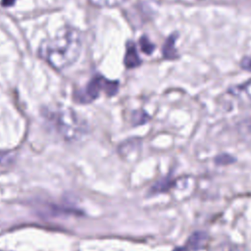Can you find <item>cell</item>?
Segmentation results:
<instances>
[{"label":"cell","mask_w":251,"mask_h":251,"mask_svg":"<svg viewBox=\"0 0 251 251\" xmlns=\"http://www.w3.org/2000/svg\"><path fill=\"white\" fill-rule=\"evenodd\" d=\"M80 50L81 39L78 31L67 27L53 39L43 42L39 48V54L53 68L63 69L77 59Z\"/></svg>","instance_id":"6da1fadb"},{"label":"cell","mask_w":251,"mask_h":251,"mask_svg":"<svg viewBox=\"0 0 251 251\" xmlns=\"http://www.w3.org/2000/svg\"><path fill=\"white\" fill-rule=\"evenodd\" d=\"M56 127L60 134L69 141L78 140L86 131L84 123L70 109L63 110L57 115Z\"/></svg>","instance_id":"7a4b0ae2"},{"label":"cell","mask_w":251,"mask_h":251,"mask_svg":"<svg viewBox=\"0 0 251 251\" xmlns=\"http://www.w3.org/2000/svg\"><path fill=\"white\" fill-rule=\"evenodd\" d=\"M117 88V83L108 81L103 77H95L88 83L82 100L84 102H89L95 99L99 95L101 89H104L109 95H113L116 93Z\"/></svg>","instance_id":"3957f363"},{"label":"cell","mask_w":251,"mask_h":251,"mask_svg":"<svg viewBox=\"0 0 251 251\" xmlns=\"http://www.w3.org/2000/svg\"><path fill=\"white\" fill-rule=\"evenodd\" d=\"M209 241V235L205 231H194L189 235L187 238L185 247L189 251H199L201 249H204Z\"/></svg>","instance_id":"277c9868"},{"label":"cell","mask_w":251,"mask_h":251,"mask_svg":"<svg viewBox=\"0 0 251 251\" xmlns=\"http://www.w3.org/2000/svg\"><path fill=\"white\" fill-rule=\"evenodd\" d=\"M174 182L169 178V177H166V178H162L160 180H158L157 182H155L151 189H150V192H154V193H161V192H165V191H168L169 189H171L173 186H174Z\"/></svg>","instance_id":"5b68a950"},{"label":"cell","mask_w":251,"mask_h":251,"mask_svg":"<svg viewBox=\"0 0 251 251\" xmlns=\"http://www.w3.org/2000/svg\"><path fill=\"white\" fill-rule=\"evenodd\" d=\"M149 120V116L144 113V112H140V111H137V112H134L131 116V123L134 125V126H140V125H143L145 123H147V121Z\"/></svg>","instance_id":"8992f818"},{"label":"cell","mask_w":251,"mask_h":251,"mask_svg":"<svg viewBox=\"0 0 251 251\" xmlns=\"http://www.w3.org/2000/svg\"><path fill=\"white\" fill-rule=\"evenodd\" d=\"M95 5L100 7H113L120 5L126 0H91Z\"/></svg>","instance_id":"52a82bcc"},{"label":"cell","mask_w":251,"mask_h":251,"mask_svg":"<svg viewBox=\"0 0 251 251\" xmlns=\"http://www.w3.org/2000/svg\"><path fill=\"white\" fill-rule=\"evenodd\" d=\"M237 93H241L243 94L246 99H247V102L251 104V80L248 81L247 83H245L244 85L238 87V90H237Z\"/></svg>","instance_id":"ba28073f"},{"label":"cell","mask_w":251,"mask_h":251,"mask_svg":"<svg viewBox=\"0 0 251 251\" xmlns=\"http://www.w3.org/2000/svg\"><path fill=\"white\" fill-rule=\"evenodd\" d=\"M14 160V153L9 151H0V166L8 165Z\"/></svg>","instance_id":"9c48e42d"},{"label":"cell","mask_w":251,"mask_h":251,"mask_svg":"<svg viewBox=\"0 0 251 251\" xmlns=\"http://www.w3.org/2000/svg\"><path fill=\"white\" fill-rule=\"evenodd\" d=\"M234 162V159H225L224 155H220L216 158V163L217 164H221V165H226V164H230Z\"/></svg>","instance_id":"30bf717a"},{"label":"cell","mask_w":251,"mask_h":251,"mask_svg":"<svg viewBox=\"0 0 251 251\" xmlns=\"http://www.w3.org/2000/svg\"><path fill=\"white\" fill-rule=\"evenodd\" d=\"M173 251H189V250L185 246H183V247H176Z\"/></svg>","instance_id":"8fae6325"}]
</instances>
